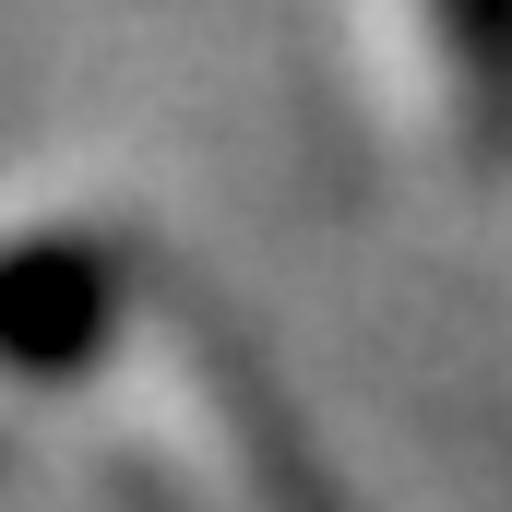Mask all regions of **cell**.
Segmentation results:
<instances>
[{
    "mask_svg": "<svg viewBox=\"0 0 512 512\" xmlns=\"http://www.w3.org/2000/svg\"><path fill=\"white\" fill-rule=\"evenodd\" d=\"M120 322V262L96 239H12L0 251V370H84Z\"/></svg>",
    "mask_w": 512,
    "mask_h": 512,
    "instance_id": "6da1fadb",
    "label": "cell"
}]
</instances>
